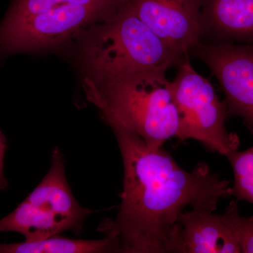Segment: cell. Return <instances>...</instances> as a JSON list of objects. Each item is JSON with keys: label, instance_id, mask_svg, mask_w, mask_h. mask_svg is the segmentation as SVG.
Masks as SVG:
<instances>
[{"label": "cell", "instance_id": "1", "mask_svg": "<svg viewBox=\"0 0 253 253\" xmlns=\"http://www.w3.org/2000/svg\"><path fill=\"white\" fill-rule=\"evenodd\" d=\"M111 127L123 158V191L116 217L104 219L97 231L116 240L120 253H180L181 213L189 206L215 211L232 196L230 182L205 163L185 170L163 147Z\"/></svg>", "mask_w": 253, "mask_h": 253}, {"label": "cell", "instance_id": "2", "mask_svg": "<svg viewBox=\"0 0 253 253\" xmlns=\"http://www.w3.org/2000/svg\"><path fill=\"white\" fill-rule=\"evenodd\" d=\"M81 67L95 84L145 70L167 71L184 56L175 54L137 16L129 1L77 40Z\"/></svg>", "mask_w": 253, "mask_h": 253}, {"label": "cell", "instance_id": "3", "mask_svg": "<svg viewBox=\"0 0 253 253\" xmlns=\"http://www.w3.org/2000/svg\"><path fill=\"white\" fill-rule=\"evenodd\" d=\"M167 71L145 70L95 84L84 78L86 99L110 126L137 134L148 145L162 148L176 137L179 116Z\"/></svg>", "mask_w": 253, "mask_h": 253}, {"label": "cell", "instance_id": "4", "mask_svg": "<svg viewBox=\"0 0 253 253\" xmlns=\"http://www.w3.org/2000/svg\"><path fill=\"white\" fill-rule=\"evenodd\" d=\"M65 166L62 151L55 147L49 172L16 209L0 219V232L18 233L28 241L65 231L81 232L86 218L94 211L83 208L73 196Z\"/></svg>", "mask_w": 253, "mask_h": 253}, {"label": "cell", "instance_id": "5", "mask_svg": "<svg viewBox=\"0 0 253 253\" xmlns=\"http://www.w3.org/2000/svg\"><path fill=\"white\" fill-rule=\"evenodd\" d=\"M176 68L169 86L179 116L176 137L199 141L226 157L238 151L239 136L226 129L227 106L219 99L212 83L195 70L189 54Z\"/></svg>", "mask_w": 253, "mask_h": 253}, {"label": "cell", "instance_id": "6", "mask_svg": "<svg viewBox=\"0 0 253 253\" xmlns=\"http://www.w3.org/2000/svg\"><path fill=\"white\" fill-rule=\"evenodd\" d=\"M209 68L226 96L229 117H239L253 131V46L199 42L189 51Z\"/></svg>", "mask_w": 253, "mask_h": 253}, {"label": "cell", "instance_id": "7", "mask_svg": "<svg viewBox=\"0 0 253 253\" xmlns=\"http://www.w3.org/2000/svg\"><path fill=\"white\" fill-rule=\"evenodd\" d=\"M137 16L175 54L199 42L202 0H129Z\"/></svg>", "mask_w": 253, "mask_h": 253}, {"label": "cell", "instance_id": "8", "mask_svg": "<svg viewBox=\"0 0 253 253\" xmlns=\"http://www.w3.org/2000/svg\"><path fill=\"white\" fill-rule=\"evenodd\" d=\"M199 42L253 46V0H202Z\"/></svg>", "mask_w": 253, "mask_h": 253}, {"label": "cell", "instance_id": "9", "mask_svg": "<svg viewBox=\"0 0 253 253\" xmlns=\"http://www.w3.org/2000/svg\"><path fill=\"white\" fill-rule=\"evenodd\" d=\"M206 207L184 211L179 219L180 253H241L235 236L223 214Z\"/></svg>", "mask_w": 253, "mask_h": 253}, {"label": "cell", "instance_id": "10", "mask_svg": "<svg viewBox=\"0 0 253 253\" xmlns=\"http://www.w3.org/2000/svg\"><path fill=\"white\" fill-rule=\"evenodd\" d=\"M120 253L119 244L112 238L99 240L73 239L59 235L39 241L0 244V253Z\"/></svg>", "mask_w": 253, "mask_h": 253}, {"label": "cell", "instance_id": "11", "mask_svg": "<svg viewBox=\"0 0 253 253\" xmlns=\"http://www.w3.org/2000/svg\"><path fill=\"white\" fill-rule=\"evenodd\" d=\"M129 0H13L1 26H11L59 5L105 4L120 6Z\"/></svg>", "mask_w": 253, "mask_h": 253}, {"label": "cell", "instance_id": "12", "mask_svg": "<svg viewBox=\"0 0 253 253\" xmlns=\"http://www.w3.org/2000/svg\"><path fill=\"white\" fill-rule=\"evenodd\" d=\"M234 172L232 196L253 205V146L226 156Z\"/></svg>", "mask_w": 253, "mask_h": 253}, {"label": "cell", "instance_id": "13", "mask_svg": "<svg viewBox=\"0 0 253 253\" xmlns=\"http://www.w3.org/2000/svg\"><path fill=\"white\" fill-rule=\"evenodd\" d=\"M223 217L234 233L241 253H253V215L243 217L240 214L237 203L233 201Z\"/></svg>", "mask_w": 253, "mask_h": 253}, {"label": "cell", "instance_id": "14", "mask_svg": "<svg viewBox=\"0 0 253 253\" xmlns=\"http://www.w3.org/2000/svg\"><path fill=\"white\" fill-rule=\"evenodd\" d=\"M7 147V141L4 134L0 131V190L7 189L8 181L4 176V161Z\"/></svg>", "mask_w": 253, "mask_h": 253}]
</instances>
